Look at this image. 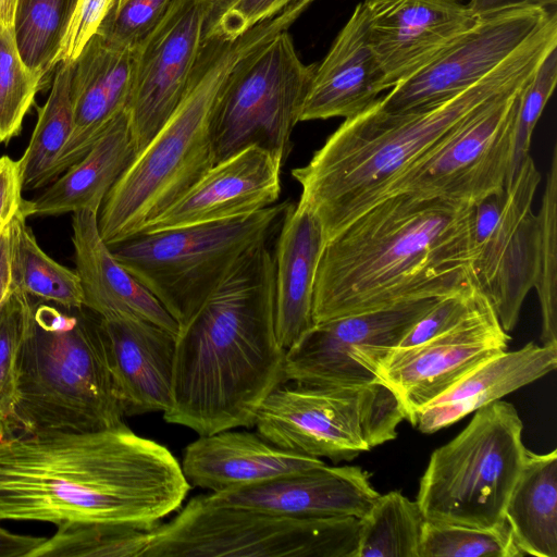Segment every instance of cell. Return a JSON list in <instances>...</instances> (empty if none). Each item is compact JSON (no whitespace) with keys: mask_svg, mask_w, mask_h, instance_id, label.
Returning <instances> with one entry per match:
<instances>
[{"mask_svg":"<svg viewBox=\"0 0 557 557\" xmlns=\"http://www.w3.org/2000/svg\"><path fill=\"white\" fill-rule=\"evenodd\" d=\"M150 531L104 522H65L28 557H141Z\"/></svg>","mask_w":557,"mask_h":557,"instance_id":"obj_32","label":"cell"},{"mask_svg":"<svg viewBox=\"0 0 557 557\" xmlns=\"http://www.w3.org/2000/svg\"><path fill=\"white\" fill-rule=\"evenodd\" d=\"M380 494L357 466L325 463L273 479L207 494L210 502L294 518L361 519Z\"/></svg>","mask_w":557,"mask_h":557,"instance_id":"obj_19","label":"cell"},{"mask_svg":"<svg viewBox=\"0 0 557 557\" xmlns=\"http://www.w3.org/2000/svg\"><path fill=\"white\" fill-rule=\"evenodd\" d=\"M47 101L23 156L17 160L23 191L46 187L57 178L61 151L73 127L71 81L74 62L59 63Z\"/></svg>","mask_w":557,"mask_h":557,"instance_id":"obj_30","label":"cell"},{"mask_svg":"<svg viewBox=\"0 0 557 557\" xmlns=\"http://www.w3.org/2000/svg\"><path fill=\"white\" fill-rule=\"evenodd\" d=\"M252 51L245 36L205 39L181 102L101 205L98 228L109 247L141 233L213 165L215 104L235 67Z\"/></svg>","mask_w":557,"mask_h":557,"instance_id":"obj_6","label":"cell"},{"mask_svg":"<svg viewBox=\"0 0 557 557\" xmlns=\"http://www.w3.org/2000/svg\"><path fill=\"white\" fill-rule=\"evenodd\" d=\"M189 490L173 454L125 423L0 434V521L104 522L151 531Z\"/></svg>","mask_w":557,"mask_h":557,"instance_id":"obj_1","label":"cell"},{"mask_svg":"<svg viewBox=\"0 0 557 557\" xmlns=\"http://www.w3.org/2000/svg\"><path fill=\"white\" fill-rule=\"evenodd\" d=\"M126 0H115L113 7L116 8V7H120L122 3H124Z\"/></svg>","mask_w":557,"mask_h":557,"instance_id":"obj_48","label":"cell"},{"mask_svg":"<svg viewBox=\"0 0 557 557\" xmlns=\"http://www.w3.org/2000/svg\"><path fill=\"white\" fill-rule=\"evenodd\" d=\"M404 419L395 394L379 382L327 386L286 381L262 401L253 426L280 448L337 462L396 438Z\"/></svg>","mask_w":557,"mask_h":557,"instance_id":"obj_10","label":"cell"},{"mask_svg":"<svg viewBox=\"0 0 557 557\" xmlns=\"http://www.w3.org/2000/svg\"><path fill=\"white\" fill-rule=\"evenodd\" d=\"M75 272L83 306L102 319L135 318L151 322L175 336L178 323L159 300L113 256L98 228V213H72Z\"/></svg>","mask_w":557,"mask_h":557,"instance_id":"obj_21","label":"cell"},{"mask_svg":"<svg viewBox=\"0 0 557 557\" xmlns=\"http://www.w3.org/2000/svg\"><path fill=\"white\" fill-rule=\"evenodd\" d=\"M288 201L252 214L139 233L110 247L181 327L250 249L268 242Z\"/></svg>","mask_w":557,"mask_h":557,"instance_id":"obj_8","label":"cell"},{"mask_svg":"<svg viewBox=\"0 0 557 557\" xmlns=\"http://www.w3.org/2000/svg\"><path fill=\"white\" fill-rule=\"evenodd\" d=\"M314 67L300 60L288 30L246 57L213 111V164L250 146L286 160Z\"/></svg>","mask_w":557,"mask_h":557,"instance_id":"obj_11","label":"cell"},{"mask_svg":"<svg viewBox=\"0 0 557 557\" xmlns=\"http://www.w3.org/2000/svg\"><path fill=\"white\" fill-rule=\"evenodd\" d=\"M360 3L386 89L419 72L481 18L460 0Z\"/></svg>","mask_w":557,"mask_h":557,"instance_id":"obj_17","label":"cell"},{"mask_svg":"<svg viewBox=\"0 0 557 557\" xmlns=\"http://www.w3.org/2000/svg\"><path fill=\"white\" fill-rule=\"evenodd\" d=\"M296 0L215 1L206 26L205 39H234L257 23L278 13Z\"/></svg>","mask_w":557,"mask_h":557,"instance_id":"obj_40","label":"cell"},{"mask_svg":"<svg viewBox=\"0 0 557 557\" xmlns=\"http://www.w3.org/2000/svg\"><path fill=\"white\" fill-rule=\"evenodd\" d=\"M115 0H76L74 11L53 61L74 62L89 39L98 32Z\"/></svg>","mask_w":557,"mask_h":557,"instance_id":"obj_42","label":"cell"},{"mask_svg":"<svg viewBox=\"0 0 557 557\" xmlns=\"http://www.w3.org/2000/svg\"><path fill=\"white\" fill-rule=\"evenodd\" d=\"M557 0H469V8L479 16L519 8L556 9Z\"/></svg>","mask_w":557,"mask_h":557,"instance_id":"obj_44","label":"cell"},{"mask_svg":"<svg viewBox=\"0 0 557 557\" xmlns=\"http://www.w3.org/2000/svg\"><path fill=\"white\" fill-rule=\"evenodd\" d=\"M125 417L164 412L171 400L175 338L135 318L102 319Z\"/></svg>","mask_w":557,"mask_h":557,"instance_id":"obj_24","label":"cell"},{"mask_svg":"<svg viewBox=\"0 0 557 557\" xmlns=\"http://www.w3.org/2000/svg\"><path fill=\"white\" fill-rule=\"evenodd\" d=\"M523 87L499 98L467 121L399 175L379 201L392 195L407 194L421 199L441 198L474 206L487 196L503 191Z\"/></svg>","mask_w":557,"mask_h":557,"instance_id":"obj_12","label":"cell"},{"mask_svg":"<svg viewBox=\"0 0 557 557\" xmlns=\"http://www.w3.org/2000/svg\"><path fill=\"white\" fill-rule=\"evenodd\" d=\"M483 295L478 287H471L442 296L405 334L397 347L414 346L448 331L478 306Z\"/></svg>","mask_w":557,"mask_h":557,"instance_id":"obj_41","label":"cell"},{"mask_svg":"<svg viewBox=\"0 0 557 557\" xmlns=\"http://www.w3.org/2000/svg\"><path fill=\"white\" fill-rule=\"evenodd\" d=\"M472 218V205L441 198L396 194L374 203L326 240L314 323L478 287Z\"/></svg>","mask_w":557,"mask_h":557,"instance_id":"obj_2","label":"cell"},{"mask_svg":"<svg viewBox=\"0 0 557 557\" xmlns=\"http://www.w3.org/2000/svg\"><path fill=\"white\" fill-rule=\"evenodd\" d=\"M26 219L21 207L7 226L11 290L67 309L83 308L77 273L54 261L40 248Z\"/></svg>","mask_w":557,"mask_h":557,"instance_id":"obj_29","label":"cell"},{"mask_svg":"<svg viewBox=\"0 0 557 557\" xmlns=\"http://www.w3.org/2000/svg\"><path fill=\"white\" fill-rule=\"evenodd\" d=\"M76 0H18L14 17L17 48L25 64L44 77L53 61Z\"/></svg>","mask_w":557,"mask_h":557,"instance_id":"obj_33","label":"cell"},{"mask_svg":"<svg viewBox=\"0 0 557 557\" xmlns=\"http://www.w3.org/2000/svg\"><path fill=\"white\" fill-rule=\"evenodd\" d=\"M18 162L9 156L0 157V235L24 201Z\"/></svg>","mask_w":557,"mask_h":557,"instance_id":"obj_43","label":"cell"},{"mask_svg":"<svg viewBox=\"0 0 557 557\" xmlns=\"http://www.w3.org/2000/svg\"><path fill=\"white\" fill-rule=\"evenodd\" d=\"M510 336L485 295L448 331L421 344L393 348L375 375L398 399L410 423L430 401L482 362L506 351Z\"/></svg>","mask_w":557,"mask_h":557,"instance_id":"obj_15","label":"cell"},{"mask_svg":"<svg viewBox=\"0 0 557 557\" xmlns=\"http://www.w3.org/2000/svg\"><path fill=\"white\" fill-rule=\"evenodd\" d=\"M505 520L525 555L557 557V450H528L509 494Z\"/></svg>","mask_w":557,"mask_h":557,"instance_id":"obj_28","label":"cell"},{"mask_svg":"<svg viewBox=\"0 0 557 557\" xmlns=\"http://www.w3.org/2000/svg\"><path fill=\"white\" fill-rule=\"evenodd\" d=\"M275 333V265L268 242L247 251L175 338L166 422L209 435L253 426L285 380Z\"/></svg>","mask_w":557,"mask_h":557,"instance_id":"obj_3","label":"cell"},{"mask_svg":"<svg viewBox=\"0 0 557 557\" xmlns=\"http://www.w3.org/2000/svg\"><path fill=\"white\" fill-rule=\"evenodd\" d=\"M440 298L314 323L286 350L285 380L327 386L376 383L379 363Z\"/></svg>","mask_w":557,"mask_h":557,"instance_id":"obj_13","label":"cell"},{"mask_svg":"<svg viewBox=\"0 0 557 557\" xmlns=\"http://www.w3.org/2000/svg\"><path fill=\"white\" fill-rule=\"evenodd\" d=\"M557 82V48L541 62L532 78L523 87L515 122L510 163L505 182L507 188L522 162L530 154L533 131L542 112L553 95Z\"/></svg>","mask_w":557,"mask_h":557,"instance_id":"obj_38","label":"cell"},{"mask_svg":"<svg viewBox=\"0 0 557 557\" xmlns=\"http://www.w3.org/2000/svg\"><path fill=\"white\" fill-rule=\"evenodd\" d=\"M424 517L399 491L379 495L360 519L356 557H418Z\"/></svg>","mask_w":557,"mask_h":557,"instance_id":"obj_31","label":"cell"},{"mask_svg":"<svg viewBox=\"0 0 557 557\" xmlns=\"http://www.w3.org/2000/svg\"><path fill=\"white\" fill-rule=\"evenodd\" d=\"M28 305L27 296L12 292L0 310V434L14 433L18 352Z\"/></svg>","mask_w":557,"mask_h":557,"instance_id":"obj_37","label":"cell"},{"mask_svg":"<svg viewBox=\"0 0 557 557\" xmlns=\"http://www.w3.org/2000/svg\"><path fill=\"white\" fill-rule=\"evenodd\" d=\"M45 537L12 533L0 525V557H28Z\"/></svg>","mask_w":557,"mask_h":557,"instance_id":"obj_45","label":"cell"},{"mask_svg":"<svg viewBox=\"0 0 557 557\" xmlns=\"http://www.w3.org/2000/svg\"><path fill=\"white\" fill-rule=\"evenodd\" d=\"M44 79L23 61L14 27L0 22V143L18 136Z\"/></svg>","mask_w":557,"mask_h":557,"instance_id":"obj_36","label":"cell"},{"mask_svg":"<svg viewBox=\"0 0 557 557\" xmlns=\"http://www.w3.org/2000/svg\"><path fill=\"white\" fill-rule=\"evenodd\" d=\"M556 9L519 8L483 16L409 78L380 97V109L405 112L444 101L513 54Z\"/></svg>","mask_w":557,"mask_h":557,"instance_id":"obj_16","label":"cell"},{"mask_svg":"<svg viewBox=\"0 0 557 557\" xmlns=\"http://www.w3.org/2000/svg\"><path fill=\"white\" fill-rule=\"evenodd\" d=\"M18 0H0V22L13 26Z\"/></svg>","mask_w":557,"mask_h":557,"instance_id":"obj_47","label":"cell"},{"mask_svg":"<svg viewBox=\"0 0 557 557\" xmlns=\"http://www.w3.org/2000/svg\"><path fill=\"white\" fill-rule=\"evenodd\" d=\"M323 463L280 448L258 433L230 429L199 435L185 448L181 467L190 486L218 493Z\"/></svg>","mask_w":557,"mask_h":557,"instance_id":"obj_23","label":"cell"},{"mask_svg":"<svg viewBox=\"0 0 557 557\" xmlns=\"http://www.w3.org/2000/svg\"><path fill=\"white\" fill-rule=\"evenodd\" d=\"M284 162L278 153L247 147L214 163L143 232L235 219L272 206L280 198Z\"/></svg>","mask_w":557,"mask_h":557,"instance_id":"obj_18","label":"cell"},{"mask_svg":"<svg viewBox=\"0 0 557 557\" xmlns=\"http://www.w3.org/2000/svg\"><path fill=\"white\" fill-rule=\"evenodd\" d=\"M12 294L9 268V236L5 228L0 235V310Z\"/></svg>","mask_w":557,"mask_h":557,"instance_id":"obj_46","label":"cell"},{"mask_svg":"<svg viewBox=\"0 0 557 557\" xmlns=\"http://www.w3.org/2000/svg\"><path fill=\"white\" fill-rule=\"evenodd\" d=\"M215 1H221V0H215Z\"/></svg>","mask_w":557,"mask_h":557,"instance_id":"obj_49","label":"cell"},{"mask_svg":"<svg viewBox=\"0 0 557 557\" xmlns=\"http://www.w3.org/2000/svg\"><path fill=\"white\" fill-rule=\"evenodd\" d=\"M135 67V49L95 34L74 61L73 127L57 165V177L81 160L108 125L125 110Z\"/></svg>","mask_w":557,"mask_h":557,"instance_id":"obj_20","label":"cell"},{"mask_svg":"<svg viewBox=\"0 0 557 557\" xmlns=\"http://www.w3.org/2000/svg\"><path fill=\"white\" fill-rule=\"evenodd\" d=\"M17 364L14 433L87 432L124 423L101 318L85 307L29 298Z\"/></svg>","mask_w":557,"mask_h":557,"instance_id":"obj_5","label":"cell"},{"mask_svg":"<svg viewBox=\"0 0 557 557\" xmlns=\"http://www.w3.org/2000/svg\"><path fill=\"white\" fill-rule=\"evenodd\" d=\"M172 0H126L112 7L97 34L109 42L135 49L158 25Z\"/></svg>","mask_w":557,"mask_h":557,"instance_id":"obj_39","label":"cell"},{"mask_svg":"<svg viewBox=\"0 0 557 557\" xmlns=\"http://www.w3.org/2000/svg\"><path fill=\"white\" fill-rule=\"evenodd\" d=\"M215 0H172L158 25L135 48L125 112L136 154L181 102Z\"/></svg>","mask_w":557,"mask_h":557,"instance_id":"obj_14","label":"cell"},{"mask_svg":"<svg viewBox=\"0 0 557 557\" xmlns=\"http://www.w3.org/2000/svg\"><path fill=\"white\" fill-rule=\"evenodd\" d=\"M534 286L541 307L543 345H557V144L554 145L536 214Z\"/></svg>","mask_w":557,"mask_h":557,"instance_id":"obj_34","label":"cell"},{"mask_svg":"<svg viewBox=\"0 0 557 557\" xmlns=\"http://www.w3.org/2000/svg\"><path fill=\"white\" fill-rule=\"evenodd\" d=\"M513 405L496 400L436 448L420 480L417 504L426 520L480 529L504 525L509 494L528 449Z\"/></svg>","mask_w":557,"mask_h":557,"instance_id":"obj_7","label":"cell"},{"mask_svg":"<svg viewBox=\"0 0 557 557\" xmlns=\"http://www.w3.org/2000/svg\"><path fill=\"white\" fill-rule=\"evenodd\" d=\"M557 48L549 16L507 60L459 94L434 104L391 113L377 106L345 121L307 164L292 170L299 201L320 221L325 240L379 201L406 170L499 98L523 87Z\"/></svg>","mask_w":557,"mask_h":557,"instance_id":"obj_4","label":"cell"},{"mask_svg":"<svg viewBox=\"0 0 557 557\" xmlns=\"http://www.w3.org/2000/svg\"><path fill=\"white\" fill-rule=\"evenodd\" d=\"M557 367V345L528 343L475 367L413 418L412 426L425 434L465 418L493 401L548 374Z\"/></svg>","mask_w":557,"mask_h":557,"instance_id":"obj_26","label":"cell"},{"mask_svg":"<svg viewBox=\"0 0 557 557\" xmlns=\"http://www.w3.org/2000/svg\"><path fill=\"white\" fill-rule=\"evenodd\" d=\"M507 523L493 529L424 520L418 557H522Z\"/></svg>","mask_w":557,"mask_h":557,"instance_id":"obj_35","label":"cell"},{"mask_svg":"<svg viewBox=\"0 0 557 557\" xmlns=\"http://www.w3.org/2000/svg\"><path fill=\"white\" fill-rule=\"evenodd\" d=\"M384 90L383 74L358 3L327 54L315 64L299 122L352 117L368 109Z\"/></svg>","mask_w":557,"mask_h":557,"instance_id":"obj_22","label":"cell"},{"mask_svg":"<svg viewBox=\"0 0 557 557\" xmlns=\"http://www.w3.org/2000/svg\"><path fill=\"white\" fill-rule=\"evenodd\" d=\"M360 519L294 518L189 499L146 536L141 557H356Z\"/></svg>","mask_w":557,"mask_h":557,"instance_id":"obj_9","label":"cell"},{"mask_svg":"<svg viewBox=\"0 0 557 557\" xmlns=\"http://www.w3.org/2000/svg\"><path fill=\"white\" fill-rule=\"evenodd\" d=\"M136 156L125 110L104 129L88 152L36 198L23 201L28 216H49L79 210L99 212L101 205Z\"/></svg>","mask_w":557,"mask_h":557,"instance_id":"obj_27","label":"cell"},{"mask_svg":"<svg viewBox=\"0 0 557 557\" xmlns=\"http://www.w3.org/2000/svg\"><path fill=\"white\" fill-rule=\"evenodd\" d=\"M326 240L318 218L304 203H289L282 220L275 265V333L287 350L313 324V289Z\"/></svg>","mask_w":557,"mask_h":557,"instance_id":"obj_25","label":"cell"}]
</instances>
